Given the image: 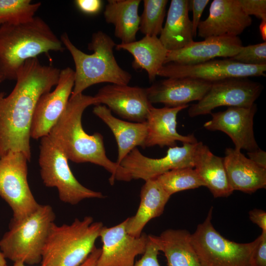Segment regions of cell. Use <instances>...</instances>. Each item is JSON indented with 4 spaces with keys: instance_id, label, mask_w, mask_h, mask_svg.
<instances>
[{
    "instance_id": "obj_1",
    "label": "cell",
    "mask_w": 266,
    "mask_h": 266,
    "mask_svg": "<svg viewBox=\"0 0 266 266\" xmlns=\"http://www.w3.org/2000/svg\"><path fill=\"white\" fill-rule=\"evenodd\" d=\"M60 70L42 65L37 58L31 59L19 68L10 94L0 93V158L12 151L23 153L30 161L34 111L40 97L57 84Z\"/></svg>"
},
{
    "instance_id": "obj_2",
    "label": "cell",
    "mask_w": 266,
    "mask_h": 266,
    "mask_svg": "<svg viewBox=\"0 0 266 266\" xmlns=\"http://www.w3.org/2000/svg\"><path fill=\"white\" fill-rule=\"evenodd\" d=\"M97 105L94 96L83 93L70 96L67 106L48 136L62 151L68 160L77 163L89 162L103 167L111 173V185L115 180L130 181L128 171L108 158L101 134H88L82 125V116L88 106Z\"/></svg>"
},
{
    "instance_id": "obj_3",
    "label": "cell",
    "mask_w": 266,
    "mask_h": 266,
    "mask_svg": "<svg viewBox=\"0 0 266 266\" xmlns=\"http://www.w3.org/2000/svg\"><path fill=\"white\" fill-rule=\"evenodd\" d=\"M63 44L39 17L18 24L0 26V75L16 80L25 62L50 51L63 52Z\"/></svg>"
},
{
    "instance_id": "obj_4",
    "label": "cell",
    "mask_w": 266,
    "mask_h": 266,
    "mask_svg": "<svg viewBox=\"0 0 266 266\" xmlns=\"http://www.w3.org/2000/svg\"><path fill=\"white\" fill-rule=\"evenodd\" d=\"M61 40L69 52L73 60L75 69L74 85L71 96L82 92L88 87L100 83L128 85L132 75L122 68L117 62L113 52L116 44L105 33L99 31L92 34L88 44L91 54L77 48L66 33Z\"/></svg>"
},
{
    "instance_id": "obj_5",
    "label": "cell",
    "mask_w": 266,
    "mask_h": 266,
    "mask_svg": "<svg viewBox=\"0 0 266 266\" xmlns=\"http://www.w3.org/2000/svg\"><path fill=\"white\" fill-rule=\"evenodd\" d=\"M103 225L87 216L70 224L51 225L42 252L41 266H79L88 258Z\"/></svg>"
},
{
    "instance_id": "obj_6",
    "label": "cell",
    "mask_w": 266,
    "mask_h": 266,
    "mask_svg": "<svg viewBox=\"0 0 266 266\" xmlns=\"http://www.w3.org/2000/svg\"><path fill=\"white\" fill-rule=\"evenodd\" d=\"M55 214L48 204H39L23 220L11 222L9 229L0 240V249L5 259L25 264L41 262L42 252Z\"/></svg>"
},
{
    "instance_id": "obj_7",
    "label": "cell",
    "mask_w": 266,
    "mask_h": 266,
    "mask_svg": "<svg viewBox=\"0 0 266 266\" xmlns=\"http://www.w3.org/2000/svg\"><path fill=\"white\" fill-rule=\"evenodd\" d=\"M213 207L198 225L191 240L201 266H251L252 252L258 237L249 243H237L223 237L213 226Z\"/></svg>"
},
{
    "instance_id": "obj_8",
    "label": "cell",
    "mask_w": 266,
    "mask_h": 266,
    "mask_svg": "<svg viewBox=\"0 0 266 266\" xmlns=\"http://www.w3.org/2000/svg\"><path fill=\"white\" fill-rule=\"evenodd\" d=\"M39 149L41 179L46 187L57 189L61 201L75 205L84 199L105 197L78 182L70 170L68 159L48 135L41 138Z\"/></svg>"
},
{
    "instance_id": "obj_9",
    "label": "cell",
    "mask_w": 266,
    "mask_h": 266,
    "mask_svg": "<svg viewBox=\"0 0 266 266\" xmlns=\"http://www.w3.org/2000/svg\"><path fill=\"white\" fill-rule=\"evenodd\" d=\"M28 162L20 152L11 151L0 158V197L12 210V222L25 218L40 204L28 182Z\"/></svg>"
},
{
    "instance_id": "obj_10",
    "label": "cell",
    "mask_w": 266,
    "mask_h": 266,
    "mask_svg": "<svg viewBox=\"0 0 266 266\" xmlns=\"http://www.w3.org/2000/svg\"><path fill=\"white\" fill-rule=\"evenodd\" d=\"M263 89L259 82L248 78H232L213 82L202 97L188 109L191 117L211 114L216 107H251Z\"/></svg>"
},
{
    "instance_id": "obj_11",
    "label": "cell",
    "mask_w": 266,
    "mask_h": 266,
    "mask_svg": "<svg viewBox=\"0 0 266 266\" xmlns=\"http://www.w3.org/2000/svg\"><path fill=\"white\" fill-rule=\"evenodd\" d=\"M266 71V65H245L230 59H213L193 65L167 63L160 69L158 76L188 77L213 83L232 78L265 76Z\"/></svg>"
},
{
    "instance_id": "obj_12",
    "label": "cell",
    "mask_w": 266,
    "mask_h": 266,
    "mask_svg": "<svg viewBox=\"0 0 266 266\" xmlns=\"http://www.w3.org/2000/svg\"><path fill=\"white\" fill-rule=\"evenodd\" d=\"M198 142L184 143L182 146L169 147L165 156L158 159L147 157L137 148L133 149L120 165L129 173L132 179L147 181L155 179L172 169L194 167Z\"/></svg>"
},
{
    "instance_id": "obj_13",
    "label": "cell",
    "mask_w": 266,
    "mask_h": 266,
    "mask_svg": "<svg viewBox=\"0 0 266 266\" xmlns=\"http://www.w3.org/2000/svg\"><path fill=\"white\" fill-rule=\"evenodd\" d=\"M74 80V70L71 67L60 70L54 91L42 95L36 103L31 127V137L37 139L48 135L67 106Z\"/></svg>"
},
{
    "instance_id": "obj_14",
    "label": "cell",
    "mask_w": 266,
    "mask_h": 266,
    "mask_svg": "<svg viewBox=\"0 0 266 266\" xmlns=\"http://www.w3.org/2000/svg\"><path fill=\"white\" fill-rule=\"evenodd\" d=\"M127 219L111 227H103L100 237L102 242L98 266H132L135 258L142 255L148 241L144 233L138 237L127 231Z\"/></svg>"
},
{
    "instance_id": "obj_15",
    "label": "cell",
    "mask_w": 266,
    "mask_h": 266,
    "mask_svg": "<svg viewBox=\"0 0 266 266\" xmlns=\"http://www.w3.org/2000/svg\"><path fill=\"white\" fill-rule=\"evenodd\" d=\"M97 104H103L120 117L134 122H146L152 104L146 88L111 84L99 89L94 96Z\"/></svg>"
},
{
    "instance_id": "obj_16",
    "label": "cell",
    "mask_w": 266,
    "mask_h": 266,
    "mask_svg": "<svg viewBox=\"0 0 266 266\" xmlns=\"http://www.w3.org/2000/svg\"><path fill=\"white\" fill-rule=\"evenodd\" d=\"M256 111L255 103L249 107H229L225 111L211 113V119L203 126L209 131H220L226 133L235 149L252 151L259 148L253 131V119Z\"/></svg>"
},
{
    "instance_id": "obj_17",
    "label": "cell",
    "mask_w": 266,
    "mask_h": 266,
    "mask_svg": "<svg viewBox=\"0 0 266 266\" xmlns=\"http://www.w3.org/2000/svg\"><path fill=\"white\" fill-rule=\"evenodd\" d=\"M252 23L242 10L238 0H213L206 19L200 22L197 33L204 38L210 36H238Z\"/></svg>"
},
{
    "instance_id": "obj_18",
    "label": "cell",
    "mask_w": 266,
    "mask_h": 266,
    "mask_svg": "<svg viewBox=\"0 0 266 266\" xmlns=\"http://www.w3.org/2000/svg\"><path fill=\"white\" fill-rule=\"evenodd\" d=\"M243 46L238 36L208 37L202 41H194L181 49L168 51L165 64L173 63L193 65L213 60L216 57L230 59L237 54Z\"/></svg>"
},
{
    "instance_id": "obj_19",
    "label": "cell",
    "mask_w": 266,
    "mask_h": 266,
    "mask_svg": "<svg viewBox=\"0 0 266 266\" xmlns=\"http://www.w3.org/2000/svg\"><path fill=\"white\" fill-rule=\"evenodd\" d=\"M211 82L188 78H167L146 88L151 103H161L169 107L199 101L209 89Z\"/></svg>"
},
{
    "instance_id": "obj_20",
    "label": "cell",
    "mask_w": 266,
    "mask_h": 266,
    "mask_svg": "<svg viewBox=\"0 0 266 266\" xmlns=\"http://www.w3.org/2000/svg\"><path fill=\"white\" fill-rule=\"evenodd\" d=\"M188 106V104L162 108L152 106L146 120L147 132L144 148L155 145L172 147L175 146L177 141L183 143L198 142L193 134L183 135L176 130L177 114Z\"/></svg>"
},
{
    "instance_id": "obj_21",
    "label": "cell",
    "mask_w": 266,
    "mask_h": 266,
    "mask_svg": "<svg viewBox=\"0 0 266 266\" xmlns=\"http://www.w3.org/2000/svg\"><path fill=\"white\" fill-rule=\"evenodd\" d=\"M227 177L232 189L253 193L266 187V169L261 167L240 150L227 148L223 158Z\"/></svg>"
},
{
    "instance_id": "obj_22",
    "label": "cell",
    "mask_w": 266,
    "mask_h": 266,
    "mask_svg": "<svg viewBox=\"0 0 266 266\" xmlns=\"http://www.w3.org/2000/svg\"><path fill=\"white\" fill-rule=\"evenodd\" d=\"M93 112L106 124L112 131L118 146V157L116 163L121 162L133 149L141 146L144 149L147 135V124L131 122L117 118L105 105H95Z\"/></svg>"
},
{
    "instance_id": "obj_23",
    "label": "cell",
    "mask_w": 266,
    "mask_h": 266,
    "mask_svg": "<svg viewBox=\"0 0 266 266\" xmlns=\"http://www.w3.org/2000/svg\"><path fill=\"white\" fill-rule=\"evenodd\" d=\"M170 196L155 178L145 181L141 189L140 203L134 215L127 218V232L134 236H140L151 219L160 216Z\"/></svg>"
},
{
    "instance_id": "obj_24",
    "label": "cell",
    "mask_w": 266,
    "mask_h": 266,
    "mask_svg": "<svg viewBox=\"0 0 266 266\" xmlns=\"http://www.w3.org/2000/svg\"><path fill=\"white\" fill-rule=\"evenodd\" d=\"M190 10V0H171L166 23L159 37L167 51L181 49L194 41Z\"/></svg>"
},
{
    "instance_id": "obj_25",
    "label": "cell",
    "mask_w": 266,
    "mask_h": 266,
    "mask_svg": "<svg viewBox=\"0 0 266 266\" xmlns=\"http://www.w3.org/2000/svg\"><path fill=\"white\" fill-rule=\"evenodd\" d=\"M194 168L214 198L227 197L233 193L223 158L215 155L201 142H198Z\"/></svg>"
},
{
    "instance_id": "obj_26",
    "label": "cell",
    "mask_w": 266,
    "mask_h": 266,
    "mask_svg": "<svg viewBox=\"0 0 266 266\" xmlns=\"http://www.w3.org/2000/svg\"><path fill=\"white\" fill-rule=\"evenodd\" d=\"M149 238L164 253L167 266H201L191 240V234L186 230L167 229L158 236Z\"/></svg>"
},
{
    "instance_id": "obj_27",
    "label": "cell",
    "mask_w": 266,
    "mask_h": 266,
    "mask_svg": "<svg viewBox=\"0 0 266 266\" xmlns=\"http://www.w3.org/2000/svg\"><path fill=\"white\" fill-rule=\"evenodd\" d=\"M116 50H124L133 57L132 66L134 69H144L149 80L153 82L165 64L168 52L158 36L145 35L142 39L129 43H120Z\"/></svg>"
},
{
    "instance_id": "obj_28",
    "label": "cell",
    "mask_w": 266,
    "mask_h": 266,
    "mask_svg": "<svg viewBox=\"0 0 266 266\" xmlns=\"http://www.w3.org/2000/svg\"><path fill=\"white\" fill-rule=\"evenodd\" d=\"M140 0H108L103 15L106 23L115 27L114 34L121 43L136 41L139 28Z\"/></svg>"
},
{
    "instance_id": "obj_29",
    "label": "cell",
    "mask_w": 266,
    "mask_h": 266,
    "mask_svg": "<svg viewBox=\"0 0 266 266\" xmlns=\"http://www.w3.org/2000/svg\"><path fill=\"white\" fill-rule=\"evenodd\" d=\"M170 196L174 193L204 186L195 169L184 167L169 170L156 178Z\"/></svg>"
},
{
    "instance_id": "obj_30",
    "label": "cell",
    "mask_w": 266,
    "mask_h": 266,
    "mask_svg": "<svg viewBox=\"0 0 266 266\" xmlns=\"http://www.w3.org/2000/svg\"><path fill=\"white\" fill-rule=\"evenodd\" d=\"M41 5L30 0H0V25L27 22L34 17Z\"/></svg>"
},
{
    "instance_id": "obj_31",
    "label": "cell",
    "mask_w": 266,
    "mask_h": 266,
    "mask_svg": "<svg viewBox=\"0 0 266 266\" xmlns=\"http://www.w3.org/2000/svg\"><path fill=\"white\" fill-rule=\"evenodd\" d=\"M167 0H144L139 30L145 35L158 36L163 28Z\"/></svg>"
},
{
    "instance_id": "obj_32",
    "label": "cell",
    "mask_w": 266,
    "mask_h": 266,
    "mask_svg": "<svg viewBox=\"0 0 266 266\" xmlns=\"http://www.w3.org/2000/svg\"><path fill=\"white\" fill-rule=\"evenodd\" d=\"M230 59L249 65H266V42L243 46L239 52Z\"/></svg>"
},
{
    "instance_id": "obj_33",
    "label": "cell",
    "mask_w": 266,
    "mask_h": 266,
    "mask_svg": "<svg viewBox=\"0 0 266 266\" xmlns=\"http://www.w3.org/2000/svg\"><path fill=\"white\" fill-rule=\"evenodd\" d=\"M148 238L146 248L142 257L132 266H160L158 260L159 248L156 243L149 238L148 235Z\"/></svg>"
},
{
    "instance_id": "obj_34",
    "label": "cell",
    "mask_w": 266,
    "mask_h": 266,
    "mask_svg": "<svg viewBox=\"0 0 266 266\" xmlns=\"http://www.w3.org/2000/svg\"><path fill=\"white\" fill-rule=\"evenodd\" d=\"M238 2L247 15H254L261 20H266V0H238Z\"/></svg>"
},
{
    "instance_id": "obj_35",
    "label": "cell",
    "mask_w": 266,
    "mask_h": 266,
    "mask_svg": "<svg viewBox=\"0 0 266 266\" xmlns=\"http://www.w3.org/2000/svg\"><path fill=\"white\" fill-rule=\"evenodd\" d=\"M258 238L251 257V266H266V231H262Z\"/></svg>"
},
{
    "instance_id": "obj_36",
    "label": "cell",
    "mask_w": 266,
    "mask_h": 266,
    "mask_svg": "<svg viewBox=\"0 0 266 266\" xmlns=\"http://www.w3.org/2000/svg\"><path fill=\"white\" fill-rule=\"evenodd\" d=\"M190 1V10H192L193 17L191 20L194 37L197 34L198 25L200 22L202 12L209 0H192Z\"/></svg>"
},
{
    "instance_id": "obj_37",
    "label": "cell",
    "mask_w": 266,
    "mask_h": 266,
    "mask_svg": "<svg viewBox=\"0 0 266 266\" xmlns=\"http://www.w3.org/2000/svg\"><path fill=\"white\" fill-rule=\"evenodd\" d=\"M74 2L81 12L91 15L98 13L102 5V2L100 0H76Z\"/></svg>"
},
{
    "instance_id": "obj_38",
    "label": "cell",
    "mask_w": 266,
    "mask_h": 266,
    "mask_svg": "<svg viewBox=\"0 0 266 266\" xmlns=\"http://www.w3.org/2000/svg\"><path fill=\"white\" fill-rule=\"evenodd\" d=\"M250 220L258 225L262 231H266V212L259 209H254L249 212Z\"/></svg>"
},
{
    "instance_id": "obj_39",
    "label": "cell",
    "mask_w": 266,
    "mask_h": 266,
    "mask_svg": "<svg viewBox=\"0 0 266 266\" xmlns=\"http://www.w3.org/2000/svg\"><path fill=\"white\" fill-rule=\"evenodd\" d=\"M248 158L258 166L266 169V152L260 148L248 152Z\"/></svg>"
},
{
    "instance_id": "obj_40",
    "label": "cell",
    "mask_w": 266,
    "mask_h": 266,
    "mask_svg": "<svg viewBox=\"0 0 266 266\" xmlns=\"http://www.w3.org/2000/svg\"><path fill=\"white\" fill-rule=\"evenodd\" d=\"M100 248L95 246L88 258L79 266H98V260L100 255Z\"/></svg>"
},
{
    "instance_id": "obj_41",
    "label": "cell",
    "mask_w": 266,
    "mask_h": 266,
    "mask_svg": "<svg viewBox=\"0 0 266 266\" xmlns=\"http://www.w3.org/2000/svg\"><path fill=\"white\" fill-rule=\"evenodd\" d=\"M260 32L263 40H266V20H261L259 26Z\"/></svg>"
},
{
    "instance_id": "obj_42",
    "label": "cell",
    "mask_w": 266,
    "mask_h": 266,
    "mask_svg": "<svg viewBox=\"0 0 266 266\" xmlns=\"http://www.w3.org/2000/svg\"><path fill=\"white\" fill-rule=\"evenodd\" d=\"M5 259L0 249V266H8Z\"/></svg>"
},
{
    "instance_id": "obj_43",
    "label": "cell",
    "mask_w": 266,
    "mask_h": 266,
    "mask_svg": "<svg viewBox=\"0 0 266 266\" xmlns=\"http://www.w3.org/2000/svg\"><path fill=\"white\" fill-rule=\"evenodd\" d=\"M12 266H27L26 264L21 261H17L14 262L13 265Z\"/></svg>"
},
{
    "instance_id": "obj_44",
    "label": "cell",
    "mask_w": 266,
    "mask_h": 266,
    "mask_svg": "<svg viewBox=\"0 0 266 266\" xmlns=\"http://www.w3.org/2000/svg\"><path fill=\"white\" fill-rule=\"evenodd\" d=\"M4 79L0 75V83L2 82Z\"/></svg>"
}]
</instances>
